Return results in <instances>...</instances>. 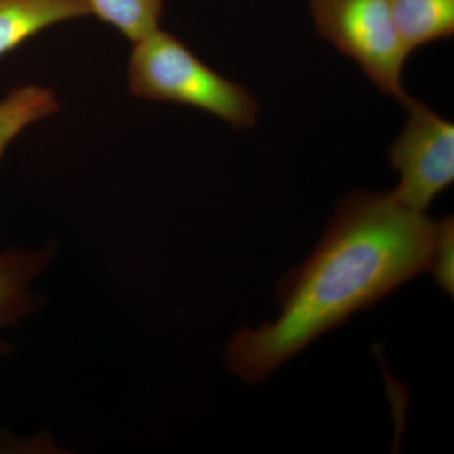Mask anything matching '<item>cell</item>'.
Segmentation results:
<instances>
[{
  "label": "cell",
  "instance_id": "cell-3",
  "mask_svg": "<svg viewBox=\"0 0 454 454\" xmlns=\"http://www.w3.org/2000/svg\"><path fill=\"white\" fill-rule=\"evenodd\" d=\"M317 32L354 59L382 94L403 106L411 97L403 86L409 55L397 35L389 0H310Z\"/></svg>",
  "mask_w": 454,
  "mask_h": 454
},
{
  "label": "cell",
  "instance_id": "cell-10",
  "mask_svg": "<svg viewBox=\"0 0 454 454\" xmlns=\"http://www.w3.org/2000/svg\"><path fill=\"white\" fill-rule=\"evenodd\" d=\"M454 225L452 217L439 221L437 247L432 271L438 286L453 295Z\"/></svg>",
  "mask_w": 454,
  "mask_h": 454
},
{
  "label": "cell",
  "instance_id": "cell-5",
  "mask_svg": "<svg viewBox=\"0 0 454 454\" xmlns=\"http://www.w3.org/2000/svg\"><path fill=\"white\" fill-rule=\"evenodd\" d=\"M56 253L53 241L35 249L8 247L0 252V334L46 306V297L33 289V283L52 264ZM13 349L0 336V358Z\"/></svg>",
  "mask_w": 454,
  "mask_h": 454
},
{
  "label": "cell",
  "instance_id": "cell-9",
  "mask_svg": "<svg viewBox=\"0 0 454 454\" xmlns=\"http://www.w3.org/2000/svg\"><path fill=\"white\" fill-rule=\"evenodd\" d=\"M90 14L137 43L160 29L166 0H85Z\"/></svg>",
  "mask_w": 454,
  "mask_h": 454
},
{
  "label": "cell",
  "instance_id": "cell-7",
  "mask_svg": "<svg viewBox=\"0 0 454 454\" xmlns=\"http://www.w3.org/2000/svg\"><path fill=\"white\" fill-rule=\"evenodd\" d=\"M397 35L409 55L454 35V0H389Z\"/></svg>",
  "mask_w": 454,
  "mask_h": 454
},
{
  "label": "cell",
  "instance_id": "cell-4",
  "mask_svg": "<svg viewBox=\"0 0 454 454\" xmlns=\"http://www.w3.org/2000/svg\"><path fill=\"white\" fill-rule=\"evenodd\" d=\"M408 121L390 148L399 173L393 195L405 207L426 212L454 181V125L411 98Z\"/></svg>",
  "mask_w": 454,
  "mask_h": 454
},
{
  "label": "cell",
  "instance_id": "cell-8",
  "mask_svg": "<svg viewBox=\"0 0 454 454\" xmlns=\"http://www.w3.org/2000/svg\"><path fill=\"white\" fill-rule=\"evenodd\" d=\"M55 92L38 85L14 89L0 100V158L29 125L59 112Z\"/></svg>",
  "mask_w": 454,
  "mask_h": 454
},
{
  "label": "cell",
  "instance_id": "cell-6",
  "mask_svg": "<svg viewBox=\"0 0 454 454\" xmlns=\"http://www.w3.org/2000/svg\"><path fill=\"white\" fill-rule=\"evenodd\" d=\"M88 16L85 0H0V59L50 27Z\"/></svg>",
  "mask_w": 454,
  "mask_h": 454
},
{
  "label": "cell",
  "instance_id": "cell-2",
  "mask_svg": "<svg viewBox=\"0 0 454 454\" xmlns=\"http://www.w3.org/2000/svg\"><path fill=\"white\" fill-rule=\"evenodd\" d=\"M128 82L133 97L195 107L235 129L252 128L258 119V103L244 86L215 73L160 28L134 43Z\"/></svg>",
  "mask_w": 454,
  "mask_h": 454
},
{
  "label": "cell",
  "instance_id": "cell-1",
  "mask_svg": "<svg viewBox=\"0 0 454 454\" xmlns=\"http://www.w3.org/2000/svg\"><path fill=\"white\" fill-rule=\"evenodd\" d=\"M438 234L439 221L391 192L349 193L309 258L278 283L276 321L230 340L227 369L247 384L267 380L322 334L432 271Z\"/></svg>",
  "mask_w": 454,
  "mask_h": 454
}]
</instances>
